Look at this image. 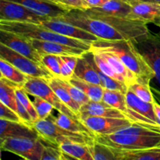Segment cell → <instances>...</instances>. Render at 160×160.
Here are the masks:
<instances>
[{
	"label": "cell",
	"mask_w": 160,
	"mask_h": 160,
	"mask_svg": "<svg viewBox=\"0 0 160 160\" xmlns=\"http://www.w3.org/2000/svg\"><path fill=\"white\" fill-rule=\"evenodd\" d=\"M90 52L109 53L117 57L136 75L138 82L141 84L150 85L151 81L155 78L154 70L133 41L98 39L92 44Z\"/></svg>",
	"instance_id": "obj_1"
},
{
	"label": "cell",
	"mask_w": 160,
	"mask_h": 160,
	"mask_svg": "<svg viewBox=\"0 0 160 160\" xmlns=\"http://www.w3.org/2000/svg\"><path fill=\"white\" fill-rule=\"evenodd\" d=\"M95 141L117 149H148L160 147V131L134 124L116 134L95 135Z\"/></svg>",
	"instance_id": "obj_2"
},
{
	"label": "cell",
	"mask_w": 160,
	"mask_h": 160,
	"mask_svg": "<svg viewBox=\"0 0 160 160\" xmlns=\"http://www.w3.org/2000/svg\"><path fill=\"white\" fill-rule=\"evenodd\" d=\"M0 29L16 33L28 39L58 42L74 48H81L88 52H90L92 48V43L62 35L44 28L40 24L0 20Z\"/></svg>",
	"instance_id": "obj_3"
},
{
	"label": "cell",
	"mask_w": 160,
	"mask_h": 160,
	"mask_svg": "<svg viewBox=\"0 0 160 160\" xmlns=\"http://www.w3.org/2000/svg\"><path fill=\"white\" fill-rule=\"evenodd\" d=\"M33 128L35 130L38 138L42 142L56 148H59L61 144L66 142L90 145L95 141V137L93 136L71 132L58 126L50 117L34 122Z\"/></svg>",
	"instance_id": "obj_4"
},
{
	"label": "cell",
	"mask_w": 160,
	"mask_h": 160,
	"mask_svg": "<svg viewBox=\"0 0 160 160\" xmlns=\"http://www.w3.org/2000/svg\"><path fill=\"white\" fill-rule=\"evenodd\" d=\"M58 18L78 27L97 36L100 39L111 41L126 39L123 34H120L110 24L100 19L88 15L83 9H73L65 15Z\"/></svg>",
	"instance_id": "obj_5"
},
{
	"label": "cell",
	"mask_w": 160,
	"mask_h": 160,
	"mask_svg": "<svg viewBox=\"0 0 160 160\" xmlns=\"http://www.w3.org/2000/svg\"><path fill=\"white\" fill-rule=\"evenodd\" d=\"M22 88L32 96L40 97L54 106L55 109L59 112L63 113L78 121H82L79 116L72 111L68 106H66L56 95L54 91L51 88L48 84V81L43 78H28V81L25 83Z\"/></svg>",
	"instance_id": "obj_6"
},
{
	"label": "cell",
	"mask_w": 160,
	"mask_h": 160,
	"mask_svg": "<svg viewBox=\"0 0 160 160\" xmlns=\"http://www.w3.org/2000/svg\"><path fill=\"white\" fill-rule=\"evenodd\" d=\"M0 58L7 61L28 77L43 78L47 81L54 78L45 67L37 63L2 43H0Z\"/></svg>",
	"instance_id": "obj_7"
},
{
	"label": "cell",
	"mask_w": 160,
	"mask_h": 160,
	"mask_svg": "<svg viewBox=\"0 0 160 160\" xmlns=\"http://www.w3.org/2000/svg\"><path fill=\"white\" fill-rule=\"evenodd\" d=\"M45 144L40 138H9L1 142V149L28 160H41Z\"/></svg>",
	"instance_id": "obj_8"
},
{
	"label": "cell",
	"mask_w": 160,
	"mask_h": 160,
	"mask_svg": "<svg viewBox=\"0 0 160 160\" xmlns=\"http://www.w3.org/2000/svg\"><path fill=\"white\" fill-rule=\"evenodd\" d=\"M48 19L17 2L0 0V20L42 24Z\"/></svg>",
	"instance_id": "obj_9"
},
{
	"label": "cell",
	"mask_w": 160,
	"mask_h": 160,
	"mask_svg": "<svg viewBox=\"0 0 160 160\" xmlns=\"http://www.w3.org/2000/svg\"><path fill=\"white\" fill-rule=\"evenodd\" d=\"M0 43L44 66L42 62V55L34 48L29 39L16 33L0 29Z\"/></svg>",
	"instance_id": "obj_10"
},
{
	"label": "cell",
	"mask_w": 160,
	"mask_h": 160,
	"mask_svg": "<svg viewBox=\"0 0 160 160\" xmlns=\"http://www.w3.org/2000/svg\"><path fill=\"white\" fill-rule=\"evenodd\" d=\"M81 120L95 135L116 134L123 128L135 124L128 119L109 117H88L83 118Z\"/></svg>",
	"instance_id": "obj_11"
},
{
	"label": "cell",
	"mask_w": 160,
	"mask_h": 160,
	"mask_svg": "<svg viewBox=\"0 0 160 160\" xmlns=\"http://www.w3.org/2000/svg\"><path fill=\"white\" fill-rule=\"evenodd\" d=\"M40 25L54 31V32L62 34V35L67 36V37L71 38L84 41V42L92 44L100 39L97 36L94 35L78 27L74 26L68 22L64 21L58 17L57 18L48 19Z\"/></svg>",
	"instance_id": "obj_12"
},
{
	"label": "cell",
	"mask_w": 160,
	"mask_h": 160,
	"mask_svg": "<svg viewBox=\"0 0 160 160\" xmlns=\"http://www.w3.org/2000/svg\"><path fill=\"white\" fill-rule=\"evenodd\" d=\"M138 49L155 72V78L160 85V37L150 33L136 44Z\"/></svg>",
	"instance_id": "obj_13"
},
{
	"label": "cell",
	"mask_w": 160,
	"mask_h": 160,
	"mask_svg": "<svg viewBox=\"0 0 160 160\" xmlns=\"http://www.w3.org/2000/svg\"><path fill=\"white\" fill-rule=\"evenodd\" d=\"M28 8L31 10L48 18L62 17L71 9L48 0H8Z\"/></svg>",
	"instance_id": "obj_14"
},
{
	"label": "cell",
	"mask_w": 160,
	"mask_h": 160,
	"mask_svg": "<svg viewBox=\"0 0 160 160\" xmlns=\"http://www.w3.org/2000/svg\"><path fill=\"white\" fill-rule=\"evenodd\" d=\"M33 46L42 55H55L58 56H76L81 57L88 52L81 48H74L58 42L29 39Z\"/></svg>",
	"instance_id": "obj_15"
},
{
	"label": "cell",
	"mask_w": 160,
	"mask_h": 160,
	"mask_svg": "<svg viewBox=\"0 0 160 160\" xmlns=\"http://www.w3.org/2000/svg\"><path fill=\"white\" fill-rule=\"evenodd\" d=\"M130 19L138 20L146 24L160 20V4L152 2L132 1Z\"/></svg>",
	"instance_id": "obj_16"
},
{
	"label": "cell",
	"mask_w": 160,
	"mask_h": 160,
	"mask_svg": "<svg viewBox=\"0 0 160 160\" xmlns=\"http://www.w3.org/2000/svg\"><path fill=\"white\" fill-rule=\"evenodd\" d=\"M88 117H109V118L128 119L126 116L119 109L111 107L103 101H89L81 107L79 117L81 120Z\"/></svg>",
	"instance_id": "obj_17"
},
{
	"label": "cell",
	"mask_w": 160,
	"mask_h": 160,
	"mask_svg": "<svg viewBox=\"0 0 160 160\" xmlns=\"http://www.w3.org/2000/svg\"><path fill=\"white\" fill-rule=\"evenodd\" d=\"M9 138H39L35 130L23 123L0 119V142Z\"/></svg>",
	"instance_id": "obj_18"
},
{
	"label": "cell",
	"mask_w": 160,
	"mask_h": 160,
	"mask_svg": "<svg viewBox=\"0 0 160 160\" xmlns=\"http://www.w3.org/2000/svg\"><path fill=\"white\" fill-rule=\"evenodd\" d=\"M74 76L92 84L102 86L98 71L94 67L90 59L89 52L84 56L78 58V64L74 70Z\"/></svg>",
	"instance_id": "obj_19"
},
{
	"label": "cell",
	"mask_w": 160,
	"mask_h": 160,
	"mask_svg": "<svg viewBox=\"0 0 160 160\" xmlns=\"http://www.w3.org/2000/svg\"><path fill=\"white\" fill-rule=\"evenodd\" d=\"M125 96H126L128 106L131 109H132L133 110L137 112L140 115L143 116V117H146L152 121L160 125L156 115H155L154 109H153V103L146 102L143 101L129 89L125 94Z\"/></svg>",
	"instance_id": "obj_20"
},
{
	"label": "cell",
	"mask_w": 160,
	"mask_h": 160,
	"mask_svg": "<svg viewBox=\"0 0 160 160\" xmlns=\"http://www.w3.org/2000/svg\"><path fill=\"white\" fill-rule=\"evenodd\" d=\"M91 10L109 16L125 17L130 19L132 7L130 3L120 0H109L104 6L98 8H92Z\"/></svg>",
	"instance_id": "obj_21"
},
{
	"label": "cell",
	"mask_w": 160,
	"mask_h": 160,
	"mask_svg": "<svg viewBox=\"0 0 160 160\" xmlns=\"http://www.w3.org/2000/svg\"><path fill=\"white\" fill-rule=\"evenodd\" d=\"M0 73L1 78L7 80L18 88H23L29 77L20 71L19 69L0 58Z\"/></svg>",
	"instance_id": "obj_22"
},
{
	"label": "cell",
	"mask_w": 160,
	"mask_h": 160,
	"mask_svg": "<svg viewBox=\"0 0 160 160\" xmlns=\"http://www.w3.org/2000/svg\"><path fill=\"white\" fill-rule=\"evenodd\" d=\"M50 118L61 128L67 130L69 131L80 134H88V135L95 137V134L89 130V128L83 123L82 121H78L68 116L59 112L57 117H53L50 116Z\"/></svg>",
	"instance_id": "obj_23"
},
{
	"label": "cell",
	"mask_w": 160,
	"mask_h": 160,
	"mask_svg": "<svg viewBox=\"0 0 160 160\" xmlns=\"http://www.w3.org/2000/svg\"><path fill=\"white\" fill-rule=\"evenodd\" d=\"M69 82L75 87L81 89L89 98L90 101L100 102L102 101L104 88L101 85L92 84L84 80L80 79L78 77L73 76Z\"/></svg>",
	"instance_id": "obj_24"
},
{
	"label": "cell",
	"mask_w": 160,
	"mask_h": 160,
	"mask_svg": "<svg viewBox=\"0 0 160 160\" xmlns=\"http://www.w3.org/2000/svg\"><path fill=\"white\" fill-rule=\"evenodd\" d=\"M101 54L105 59L107 60L109 65L112 67L114 70L117 72L118 74L121 75L126 81L127 86L128 88L131 85V84H134V83L138 82V78L136 75L123 63V62L120 60L117 57L112 56V55L109 54V53L106 52H96Z\"/></svg>",
	"instance_id": "obj_25"
},
{
	"label": "cell",
	"mask_w": 160,
	"mask_h": 160,
	"mask_svg": "<svg viewBox=\"0 0 160 160\" xmlns=\"http://www.w3.org/2000/svg\"><path fill=\"white\" fill-rule=\"evenodd\" d=\"M116 149L122 160H160V147L141 150Z\"/></svg>",
	"instance_id": "obj_26"
},
{
	"label": "cell",
	"mask_w": 160,
	"mask_h": 160,
	"mask_svg": "<svg viewBox=\"0 0 160 160\" xmlns=\"http://www.w3.org/2000/svg\"><path fill=\"white\" fill-rule=\"evenodd\" d=\"M17 85L4 78H0V102L15 111H17V98L16 95Z\"/></svg>",
	"instance_id": "obj_27"
},
{
	"label": "cell",
	"mask_w": 160,
	"mask_h": 160,
	"mask_svg": "<svg viewBox=\"0 0 160 160\" xmlns=\"http://www.w3.org/2000/svg\"><path fill=\"white\" fill-rule=\"evenodd\" d=\"M59 150L80 160H94L88 145L66 142L59 146Z\"/></svg>",
	"instance_id": "obj_28"
},
{
	"label": "cell",
	"mask_w": 160,
	"mask_h": 160,
	"mask_svg": "<svg viewBox=\"0 0 160 160\" xmlns=\"http://www.w3.org/2000/svg\"><path fill=\"white\" fill-rule=\"evenodd\" d=\"M48 84L51 87V88L54 91L59 99L64 103L67 106H68L72 111L78 114L79 116V110L81 109V106L78 104L77 102L72 98L70 94L68 93L65 88L62 87L59 82V80L57 78H52L48 81Z\"/></svg>",
	"instance_id": "obj_29"
},
{
	"label": "cell",
	"mask_w": 160,
	"mask_h": 160,
	"mask_svg": "<svg viewBox=\"0 0 160 160\" xmlns=\"http://www.w3.org/2000/svg\"><path fill=\"white\" fill-rule=\"evenodd\" d=\"M94 160H122L116 148L95 141L89 145Z\"/></svg>",
	"instance_id": "obj_30"
},
{
	"label": "cell",
	"mask_w": 160,
	"mask_h": 160,
	"mask_svg": "<svg viewBox=\"0 0 160 160\" xmlns=\"http://www.w3.org/2000/svg\"><path fill=\"white\" fill-rule=\"evenodd\" d=\"M89 56H90V59L91 61H92V64H93L94 67H95V68L96 69L97 71H98V76H99L100 80H101L102 87L104 89L119 91V92H123V93L126 94V92H128V86L125 85L123 83L120 82V81H117V80H114L113 78H110V77L107 76V75H106L105 73H103L102 72L95 66L93 59V54H92L91 52H89Z\"/></svg>",
	"instance_id": "obj_31"
},
{
	"label": "cell",
	"mask_w": 160,
	"mask_h": 160,
	"mask_svg": "<svg viewBox=\"0 0 160 160\" xmlns=\"http://www.w3.org/2000/svg\"><path fill=\"white\" fill-rule=\"evenodd\" d=\"M92 53L93 54V59L95 66H96L103 73H105V74L107 75V76L113 78L114 80H117V81H120V82L123 83L125 85H127L126 81H125L124 78H123L121 75L118 74V73L112 69V67L109 65V63L107 62V60H106L101 54L96 52Z\"/></svg>",
	"instance_id": "obj_32"
},
{
	"label": "cell",
	"mask_w": 160,
	"mask_h": 160,
	"mask_svg": "<svg viewBox=\"0 0 160 160\" xmlns=\"http://www.w3.org/2000/svg\"><path fill=\"white\" fill-rule=\"evenodd\" d=\"M58 80H59V82L60 83L61 85L63 88H65L66 90L68 92V93L70 94V96L72 97V98H73L75 102H77L81 106V107L90 101L88 97L81 89L73 86V84H70L68 81H65V80H62L61 79V78H58Z\"/></svg>",
	"instance_id": "obj_33"
},
{
	"label": "cell",
	"mask_w": 160,
	"mask_h": 160,
	"mask_svg": "<svg viewBox=\"0 0 160 160\" xmlns=\"http://www.w3.org/2000/svg\"><path fill=\"white\" fill-rule=\"evenodd\" d=\"M128 89L131 90L134 94H135L139 98H141L143 101L146 102L154 103L155 101H156L155 96L153 95L152 91L150 85H147V84L136 82L134 84H131L128 88Z\"/></svg>",
	"instance_id": "obj_34"
},
{
	"label": "cell",
	"mask_w": 160,
	"mask_h": 160,
	"mask_svg": "<svg viewBox=\"0 0 160 160\" xmlns=\"http://www.w3.org/2000/svg\"><path fill=\"white\" fill-rule=\"evenodd\" d=\"M33 105L38 116V120H45L49 118L52 110L55 109L52 105L40 97L34 96Z\"/></svg>",
	"instance_id": "obj_35"
},
{
	"label": "cell",
	"mask_w": 160,
	"mask_h": 160,
	"mask_svg": "<svg viewBox=\"0 0 160 160\" xmlns=\"http://www.w3.org/2000/svg\"><path fill=\"white\" fill-rule=\"evenodd\" d=\"M42 62L54 78H61L59 56L55 55H42Z\"/></svg>",
	"instance_id": "obj_36"
},
{
	"label": "cell",
	"mask_w": 160,
	"mask_h": 160,
	"mask_svg": "<svg viewBox=\"0 0 160 160\" xmlns=\"http://www.w3.org/2000/svg\"><path fill=\"white\" fill-rule=\"evenodd\" d=\"M16 95H17V99L21 102L23 107L29 112L33 121H37L38 120V116L35 108L33 105V102H31L30 98H28V94L22 88H18L16 89Z\"/></svg>",
	"instance_id": "obj_37"
},
{
	"label": "cell",
	"mask_w": 160,
	"mask_h": 160,
	"mask_svg": "<svg viewBox=\"0 0 160 160\" xmlns=\"http://www.w3.org/2000/svg\"><path fill=\"white\" fill-rule=\"evenodd\" d=\"M0 119L9 120V121L17 122V123H23L17 112H16L8 106H5L2 102H0Z\"/></svg>",
	"instance_id": "obj_38"
},
{
	"label": "cell",
	"mask_w": 160,
	"mask_h": 160,
	"mask_svg": "<svg viewBox=\"0 0 160 160\" xmlns=\"http://www.w3.org/2000/svg\"><path fill=\"white\" fill-rule=\"evenodd\" d=\"M41 160H62L61 158V151L58 148L45 144Z\"/></svg>",
	"instance_id": "obj_39"
},
{
	"label": "cell",
	"mask_w": 160,
	"mask_h": 160,
	"mask_svg": "<svg viewBox=\"0 0 160 160\" xmlns=\"http://www.w3.org/2000/svg\"><path fill=\"white\" fill-rule=\"evenodd\" d=\"M59 64H60L61 79L69 81L74 76V71L66 63L61 56H59Z\"/></svg>",
	"instance_id": "obj_40"
},
{
	"label": "cell",
	"mask_w": 160,
	"mask_h": 160,
	"mask_svg": "<svg viewBox=\"0 0 160 160\" xmlns=\"http://www.w3.org/2000/svg\"><path fill=\"white\" fill-rule=\"evenodd\" d=\"M59 2H60V4L63 5V6H67L71 9H83V10L88 9L85 4L81 0H59Z\"/></svg>",
	"instance_id": "obj_41"
},
{
	"label": "cell",
	"mask_w": 160,
	"mask_h": 160,
	"mask_svg": "<svg viewBox=\"0 0 160 160\" xmlns=\"http://www.w3.org/2000/svg\"><path fill=\"white\" fill-rule=\"evenodd\" d=\"M109 0H86L85 5L88 9L92 8H98L104 6Z\"/></svg>",
	"instance_id": "obj_42"
},
{
	"label": "cell",
	"mask_w": 160,
	"mask_h": 160,
	"mask_svg": "<svg viewBox=\"0 0 160 160\" xmlns=\"http://www.w3.org/2000/svg\"><path fill=\"white\" fill-rule=\"evenodd\" d=\"M61 57L65 61L66 63L74 71L75 68L77 67V64H78V58L79 57H76V56H61Z\"/></svg>",
	"instance_id": "obj_43"
},
{
	"label": "cell",
	"mask_w": 160,
	"mask_h": 160,
	"mask_svg": "<svg viewBox=\"0 0 160 160\" xmlns=\"http://www.w3.org/2000/svg\"><path fill=\"white\" fill-rule=\"evenodd\" d=\"M153 109H154L155 115H156V118H157L159 123L160 124V103L156 100L153 103Z\"/></svg>",
	"instance_id": "obj_44"
},
{
	"label": "cell",
	"mask_w": 160,
	"mask_h": 160,
	"mask_svg": "<svg viewBox=\"0 0 160 160\" xmlns=\"http://www.w3.org/2000/svg\"><path fill=\"white\" fill-rule=\"evenodd\" d=\"M61 158H62V160H80L73 157V156H69V155L66 154V153L62 152H61Z\"/></svg>",
	"instance_id": "obj_45"
},
{
	"label": "cell",
	"mask_w": 160,
	"mask_h": 160,
	"mask_svg": "<svg viewBox=\"0 0 160 160\" xmlns=\"http://www.w3.org/2000/svg\"><path fill=\"white\" fill-rule=\"evenodd\" d=\"M151 88L152 91L153 95H154V96H156V101H158L160 103V91L156 88Z\"/></svg>",
	"instance_id": "obj_46"
},
{
	"label": "cell",
	"mask_w": 160,
	"mask_h": 160,
	"mask_svg": "<svg viewBox=\"0 0 160 160\" xmlns=\"http://www.w3.org/2000/svg\"><path fill=\"white\" fill-rule=\"evenodd\" d=\"M130 1H131V2L132 1H142V2H152V0H130ZM130 2V3H131Z\"/></svg>",
	"instance_id": "obj_47"
},
{
	"label": "cell",
	"mask_w": 160,
	"mask_h": 160,
	"mask_svg": "<svg viewBox=\"0 0 160 160\" xmlns=\"http://www.w3.org/2000/svg\"><path fill=\"white\" fill-rule=\"evenodd\" d=\"M48 1H51V2H52L58 3V4H60V2H59V0H48ZM60 5H62V4H60ZM62 6H63V5H62Z\"/></svg>",
	"instance_id": "obj_48"
},
{
	"label": "cell",
	"mask_w": 160,
	"mask_h": 160,
	"mask_svg": "<svg viewBox=\"0 0 160 160\" xmlns=\"http://www.w3.org/2000/svg\"><path fill=\"white\" fill-rule=\"evenodd\" d=\"M152 1L153 2L159 3V4H160V0H152Z\"/></svg>",
	"instance_id": "obj_49"
},
{
	"label": "cell",
	"mask_w": 160,
	"mask_h": 160,
	"mask_svg": "<svg viewBox=\"0 0 160 160\" xmlns=\"http://www.w3.org/2000/svg\"><path fill=\"white\" fill-rule=\"evenodd\" d=\"M120 1L126 2H128V3H130V2H131V1H130V0H120Z\"/></svg>",
	"instance_id": "obj_50"
},
{
	"label": "cell",
	"mask_w": 160,
	"mask_h": 160,
	"mask_svg": "<svg viewBox=\"0 0 160 160\" xmlns=\"http://www.w3.org/2000/svg\"><path fill=\"white\" fill-rule=\"evenodd\" d=\"M81 1H82L83 2H84V4H85V2H86V0H81ZM85 6H86V5H85ZM86 7H87V6H86ZM87 9H88V8H87Z\"/></svg>",
	"instance_id": "obj_51"
},
{
	"label": "cell",
	"mask_w": 160,
	"mask_h": 160,
	"mask_svg": "<svg viewBox=\"0 0 160 160\" xmlns=\"http://www.w3.org/2000/svg\"><path fill=\"white\" fill-rule=\"evenodd\" d=\"M22 160H28V159H23Z\"/></svg>",
	"instance_id": "obj_52"
}]
</instances>
